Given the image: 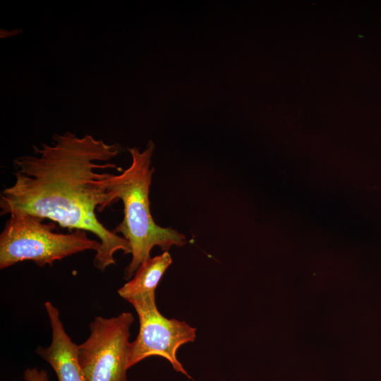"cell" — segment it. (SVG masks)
Masks as SVG:
<instances>
[{
	"label": "cell",
	"mask_w": 381,
	"mask_h": 381,
	"mask_svg": "<svg viewBox=\"0 0 381 381\" xmlns=\"http://www.w3.org/2000/svg\"><path fill=\"white\" fill-rule=\"evenodd\" d=\"M171 263V257L167 251L149 258L137 269L133 279L118 290L119 295L128 301L138 296L155 291L164 273Z\"/></svg>",
	"instance_id": "52a82bcc"
},
{
	"label": "cell",
	"mask_w": 381,
	"mask_h": 381,
	"mask_svg": "<svg viewBox=\"0 0 381 381\" xmlns=\"http://www.w3.org/2000/svg\"><path fill=\"white\" fill-rule=\"evenodd\" d=\"M135 308L140 322L135 339L131 342L128 367L150 356L166 358L178 373L191 378L176 358L179 347L193 342L196 329L185 321L168 319L157 309L155 291L147 293L128 301Z\"/></svg>",
	"instance_id": "5b68a950"
},
{
	"label": "cell",
	"mask_w": 381,
	"mask_h": 381,
	"mask_svg": "<svg viewBox=\"0 0 381 381\" xmlns=\"http://www.w3.org/2000/svg\"><path fill=\"white\" fill-rule=\"evenodd\" d=\"M23 212L9 214L0 234V269L4 270L24 260L33 261L39 267L52 265L68 256L100 248V241L90 238L87 232L74 230L57 233L56 224Z\"/></svg>",
	"instance_id": "3957f363"
},
{
	"label": "cell",
	"mask_w": 381,
	"mask_h": 381,
	"mask_svg": "<svg viewBox=\"0 0 381 381\" xmlns=\"http://www.w3.org/2000/svg\"><path fill=\"white\" fill-rule=\"evenodd\" d=\"M154 149L152 140L143 152L138 148H128L132 158L130 167L119 174H109L102 180L107 190L123 204V219L112 231L121 234L131 246L132 258L124 273L126 280L150 258L154 247L167 251L172 246L180 247L186 243L183 234L157 225L152 216L149 193L154 171L151 167Z\"/></svg>",
	"instance_id": "7a4b0ae2"
},
{
	"label": "cell",
	"mask_w": 381,
	"mask_h": 381,
	"mask_svg": "<svg viewBox=\"0 0 381 381\" xmlns=\"http://www.w3.org/2000/svg\"><path fill=\"white\" fill-rule=\"evenodd\" d=\"M52 327V341L48 347L36 349L54 370L58 381H85L78 361V345L66 332L59 310L50 301L44 303Z\"/></svg>",
	"instance_id": "8992f818"
},
{
	"label": "cell",
	"mask_w": 381,
	"mask_h": 381,
	"mask_svg": "<svg viewBox=\"0 0 381 381\" xmlns=\"http://www.w3.org/2000/svg\"><path fill=\"white\" fill-rule=\"evenodd\" d=\"M33 148L35 155L13 160L15 181L0 193L1 215L23 212L70 231L93 234L101 243L93 259L100 271L116 264L114 255L118 250L131 253L128 241L105 227L96 214L118 201L102 183L109 173L99 170L123 171L109 162L121 152V146L66 132L54 134L50 145Z\"/></svg>",
	"instance_id": "6da1fadb"
},
{
	"label": "cell",
	"mask_w": 381,
	"mask_h": 381,
	"mask_svg": "<svg viewBox=\"0 0 381 381\" xmlns=\"http://www.w3.org/2000/svg\"><path fill=\"white\" fill-rule=\"evenodd\" d=\"M132 313L97 316L88 338L78 345V361L85 381H127Z\"/></svg>",
	"instance_id": "277c9868"
},
{
	"label": "cell",
	"mask_w": 381,
	"mask_h": 381,
	"mask_svg": "<svg viewBox=\"0 0 381 381\" xmlns=\"http://www.w3.org/2000/svg\"><path fill=\"white\" fill-rule=\"evenodd\" d=\"M23 377L25 381H49L47 371L36 368H27L24 371Z\"/></svg>",
	"instance_id": "ba28073f"
}]
</instances>
